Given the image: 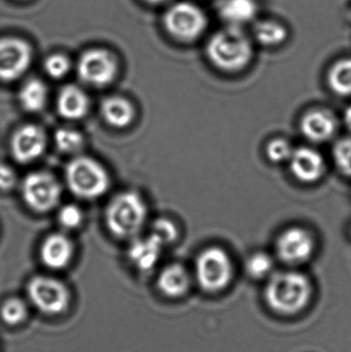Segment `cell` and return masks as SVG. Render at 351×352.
Segmentation results:
<instances>
[{"mask_svg":"<svg viewBox=\"0 0 351 352\" xmlns=\"http://www.w3.org/2000/svg\"><path fill=\"white\" fill-rule=\"evenodd\" d=\"M295 148L292 144L284 138H274L266 146L265 154L268 160L273 164L288 163Z\"/></svg>","mask_w":351,"mask_h":352,"instance_id":"27","label":"cell"},{"mask_svg":"<svg viewBox=\"0 0 351 352\" xmlns=\"http://www.w3.org/2000/svg\"><path fill=\"white\" fill-rule=\"evenodd\" d=\"M19 101L25 111L30 113L41 111L47 101V89L45 82L36 78L27 80L19 92Z\"/></svg>","mask_w":351,"mask_h":352,"instance_id":"22","label":"cell"},{"mask_svg":"<svg viewBox=\"0 0 351 352\" xmlns=\"http://www.w3.org/2000/svg\"><path fill=\"white\" fill-rule=\"evenodd\" d=\"M32 51L26 41L14 37L0 39V80L12 82L28 70Z\"/></svg>","mask_w":351,"mask_h":352,"instance_id":"11","label":"cell"},{"mask_svg":"<svg viewBox=\"0 0 351 352\" xmlns=\"http://www.w3.org/2000/svg\"><path fill=\"white\" fill-rule=\"evenodd\" d=\"M22 196L31 209L37 212H47L59 202L61 186L51 173L36 171L23 180Z\"/></svg>","mask_w":351,"mask_h":352,"instance_id":"7","label":"cell"},{"mask_svg":"<svg viewBox=\"0 0 351 352\" xmlns=\"http://www.w3.org/2000/svg\"><path fill=\"white\" fill-rule=\"evenodd\" d=\"M338 121L332 111L326 109H313L303 115L300 120L302 135L309 142L324 144L335 136Z\"/></svg>","mask_w":351,"mask_h":352,"instance_id":"14","label":"cell"},{"mask_svg":"<svg viewBox=\"0 0 351 352\" xmlns=\"http://www.w3.org/2000/svg\"><path fill=\"white\" fill-rule=\"evenodd\" d=\"M220 16L230 26L241 27L249 24L257 16L255 0H223L218 8Z\"/></svg>","mask_w":351,"mask_h":352,"instance_id":"20","label":"cell"},{"mask_svg":"<svg viewBox=\"0 0 351 352\" xmlns=\"http://www.w3.org/2000/svg\"><path fill=\"white\" fill-rule=\"evenodd\" d=\"M148 219V206L138 192H120L109 203L105 223L117 238H134L141 231Z\"/></svg>","mask_w":351,"mask_h":352,"instance_id":"3","label":"cell"},{"mask_svg":"<svg viewBox=\"0 0 351 352\" xmlns=\"http://www.w3.org/2000/svg\"><path fill=\"white\" fill-rule=\"evenodd\" d=\"M163 248V244L150 234L132 241L128 250V258L138 270L150 271L158 264Z\"/></svg>","mask_w":351,"mask_h":352,"instance_id":"16","label":"cell"},{"mask_svg":"<svg viewBox=\"0 0 351 352\" xmlns=\"http://www.w3.org/2000/svg\"><path fill=\"white\" fill-rule=\"evenodd\" d=\"M257 41L267 47L280 45L288 38V30L284 25L276 21H260L253 28Z\"/></svg>","mask_w":351,"mask_h":352,"instance_id":"23","label":"cell"},{"mask_svg":"<svg viewBox=\"0 0 351 352\" xmlns=\"http://www.w3.org/2000/svg\"><path fill=\"white\" fill-rule=\"evenodd\" d=\"M103 119L111 127H128L135 117V109L128 99L111 96L105 98L101 104Z\"/></svg>","mask_w":351,"mask_h":352,"instance_id":"19","label":"cell"},{"mask_svg":"<svg viewBox=\"0 0 351 352\" xmlns=\"http://www.w3.org/2000/svg\"><path fill=\"white\" fill-rule=\"evenodd\" d=\"M65 177L72 194L86 200L102 196L109 186L104 167L89 157L73 159L66 167Z\"/></svg>","mask_w":351,"mask_h":352,"instance_id":"4","label":"cell"},{"mask_svg":"<svg viewBox=\"0 0 351 352\" xmlns=\"http://www.w3.org/2000/svg\"><path fill=\"white\" fill-rule=\"evenodd\" d=\"M273 266V260L269 254L258 252L247 258L245 271L253 278L261 279L271 274Z\"/></svg>","mask_w":351,"mask_h":352,"instance_id":"25","label":"cell"},{"mask_svg":"<svg viewBox=\"0 0 351 352\" xmlns=\"http://www.w3.org/2000/svg\"><path fill=\"white\" fill-rule=\"evenodd\" d=\"M313 285L306 275L297 271H282L270 276L265 299L273 311L293 316L302 311L310 301Z\"/></svg>","mask_w":351,"mask_h":352,"instance_id":"2","label":"cell"},{"mask_svg":"<svg viewBox=\"0 0 351 352\" xmlns=\"http://www.w3.org/2000/svg\"><path fill=\"white\" fill-rule=\"evenodd\" d=\"M27 294L32 305L47 316L61 314L69 302L65 285L53 277L36 276L31 279Z\"/></svg>","mask_w":351,"mask_h":352,"instance_id":"8","label":"cell"},{"mask_svg":"<svg viewBox=\"0 0 351 352\" xmlns=\"http://www.w3.org/2000/svg\"><path fill=\"white\" fill-rule=\"evenodd\" d=\"M117 72L115 58L106 50H89L78 59V76L82 82L91 86H106L113 82Z\"/></svg>","mask_w":351,"mask_h":352,"instance_id":"10","label":"cell"},{"mask_svg":"<svg viewBox=\"0 0 351 352\" xmlns=\"http://www.w3.org/2000/svg\"><path fill=\"white\" fill-rule=\"evenodd\" d=\"M73 244L63 234H53L43 241L41 258L47 268L60 270L65 268L73 256Z\"/></svg>","mask_w":351,"mask_h":352,"instance_id":"15","label":"cell"},{"mask_svg":"<svg viewBox=\"0 0 351 352\" xmlns=\"http://www.w3.org/2000/svg\"><path fill=\"white\" fill-rule=\"evenodd\" d=\"M288 163L292 175L302 184H317L327 170L323 155L310 146L295 148Z\"/></svg>","mask_w":351,"mask_h":352,"instance_id":"12","label":"cell"},{"mask_svg":"<svg viewBox=\"0 0 351 352\" xmlns=\"http://www.w3.org/2000/svg\"><path fill=\"white\" fill-rule=\"evenodd\" d=\"M27 314H28V309H27L24 302L21 301L20 299L8 300L0 310L2 320L6 324H12V326L24 322Z\"/></svg>","mask_w":351,"mask_h":352,"instance_id":"29","label":"cell"},{"mask_svg":"<svg viewBox=\"0 0 351 352\" xmlns=\"http://www.w3.org/2000/svg\"><path fill=\"white\" fill-rule=\"evenodd\" d=\"M191 285V278L187 269L181 264H171L161 271L158 277V287L165 296L179 298L185 295Z\"/></svg>","mask_w":351,"mask_h":352,"instance_id":"18","label":"cell"},{"mask_svg":"<svg viewBox=\"0 0 351 352\" xmlns=\"http://www.w3.org/2000/svg\"><path fill=\"white\" fill-rule=\"evenodd\" d=\"M206 54L218 69L238 72L251 63L253 45L241 27L228 25L212 34L206 45Z\"/></svg>","mask_w":351,"mask_h":352,"instance_id":"1","label":"cell"},{"mask_svg":"<svg viewBox=\"0 0 351 352\" xmlns=\"http://www.w3.org/2000/svg\"><path fill=\"white\" fill-rule=\"evenodd\" d=\"M89 104L86 93L76 86L64 87L58 95V113L64 119H82L88 113Z\"/></svg>","mask_w":351,"mask_h":352,"instance_id":"17","label":"cell"},{"mask_svg":"<svg viewBox=\"0 0 351 352\" xmlns=\"http://www.w3.org/2000/svg\"><path fill=\"white\" fill-rule=\"evenodd\" d=\"M82 219H84L82 211L74 204L65 205L58 213V221L65 229H76L82 225Z\"/></svg>","mask_w":351,"mask_h":352,"instance_id":"31","label":"cell"},{"mask_svg":"<svg viewBox=\"0 0 351 352\" xmlns=\"http://www.w3.org/2000/svg\"><path fill=\"white\" fill-rule=\"evenodd\" d=\"M343 123L346 127L351 132V104L346 107L343 113Z\"/></svg>","mask_w":351,"mask_h":352,"instance_id":"33","label":"cell"},{"mask_svg":"<svg viewBox=\"0 0 351 352\" xmlns=\"http://www.w3.org/2000/svg\"><path fill=\"white\" fill-rule=\"evenodd\" d=\"M45 72L52 78H62L68 74L70 69V62L65 56L55 54L45 59Z\"/></svg>","mask_w":351,"mask_h":352,"instance_id":"30","label":"cell"},{"mask_svg":"<svg viewBox=\"0 0 351 352\" xmlns=\"http://www.w3.org/2000/svg\"><path fill=\"white\" fill-rule=\"evenodd\" d=\"M16 182V177L14 170L8 165L0 164V190H12Z\"/></svg>","mask_w":351,"mask_h":352,"instance_id":"32","label":"cell"},{"mask_svg":"<svg viewBox=\"0 0 351 352\" xmlns=\"http://www.w3.org/2000/svg\"><path fill=\"white\" fill-rule=\"evenodd\" d=\"M55 144L60 152L74 154L84 146V138L80 132L71 128H61L54 136Z\"/></svg>","mask_w":351,"mask_h":352,"instance_id":"24","label":"cell"},{"mask_svg":"<svg viewBox=\"0 0 351 352\" xmlns=\"http://www.w3.org/2000/svg\"><path fill=\"white\" fill-rule=\"evenodd\" d=\"M317 239L313 232L302 227H291L276 239V254L280 261L292 266L304 264L313 258Z\"/></svg>","mask_w":351,"mask_h":352,"instance_id":"9","label":"cell"},{"mask_svg":"<svg viewBox=\"0 0 351 352\" xmlns=\"http://www.w3.org/2000/svg\"><path fill=\"white\" fill-rule=\"evenodd\" d=\"M333 161L341 175L351 178V136L340 138L334 144Z\"/></svg>","mask_w":351,"mask_h":352,"instance_id":"26","label":"cell"},{"mask_svg":"<svg viewBox=\"0 0 351 352\" xmlns=\"http://www.w3.org/2000/svg\"><path fill=\"white\" fill-rule=\"evenodd\" d=\"M350 235H351V227H350Z\"/></svg>","mask_w":351,"mask_h":352,"instance_id":"35","label":"cell"},{"mask_svg":"<svg viewBox=\"0 0 351 352\" xmlns=\"http://www.w3.org/2000/svg\"><path fill=\"white\" fill-rule=\"evenodd\" d=\"M234 267L226 250L210 246L200 252L195 265L198 283L208 293H218L230 285Z\"/></svg>","mask_w":351,"mask_h":352,"instance_id":"5","label":"cell"},{"mask_svg":"<svg viewBox=\"0 0 351 352\" xmlns=\"http://www.w3.org/2000/svg\"><path fill=\"white\" fill-rule=\"evenodd\" d=\"M164 26L175 39L191 43L203 34L208 26V19L204 10L195 3L177 2L165 12Z\"/></svg>","mask_w":351,"mask_h":352,"instance_id":"6","label":"cell"},{"mask_svg":"<svg viewBox=\"0 0 351 352\" xmlns=\"http://www.w3.org/2000/svg\"><path fill=\"white\" fill-rule=\"evenodd\" d=\"M150 235L154 236L165 248L179 239V230L177 223L171 219H159L152 223Z\"/></svg>","mask_w":351,"mask_h":352,"instance_id":"28","label":"cell"},{"mask_svg":"<svg viewBox=\"0 0 351 352\" xmlns=\"http://www.w3.org/2000/svg\"><path fill=\"white\" fill-rule=\"evenodd\" d=\"M327 82L334 94L351 97V57L342 58L331 66Z\"/></svg>","mask_w":351,"mask_h":352,"instance_id":"21","label":"cell"},{"mask_svg":"<svg viewBox=\"0 0 351 352\" xmlns=\"http://www.w3.org/2000/svg\"><path fill=\"white\" fill-rule=\"evenodd\" d=\"M10 146L12 156L16 161L21 163L32 162L45 152L47 136L41 127L28 124L14 132Z\"/></svg>","mask_w":351,"mask_h":352,"instance_id":"13","label":"cell"},{"mask_svg":"<svg viewBox=\"0 0 351 352\" xmlns=\"http://www.w3.org/2000/svg\"><path fill=\"white\" fill-rule=\"evenodd\" d=\"M146 1L150 2V3H162V2L167 1V0H146Z\"/></svg>","mask_w":351,"mask_h":352,"instance_id":"34","label":"cell"}]
</instances>
